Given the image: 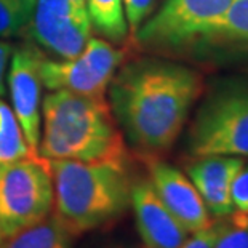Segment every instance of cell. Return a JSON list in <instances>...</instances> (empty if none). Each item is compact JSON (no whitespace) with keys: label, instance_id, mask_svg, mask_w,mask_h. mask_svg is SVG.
<instances>
[{"label":"cell","instance_id":"6da1fadb","mask_svg":"<svg viewBox=\"0 0 248 248\" xmlns=\"http://www.w3.org/2000/svg\"><path fill=\"white\" fill-rule=\"evenodd\" d=\"M109 106L125 141L144 157L175 144L203 93L202 74L163 58H140L114 74Z\"/></svg>","mask_w":248,"mask_h":248},{"label":"cell","instance_id":"7a4b0ae2","mask_svg":"<svg viewBox=\"0 0 248 248\" xmlns=\"http://www.w3.org/2000/svg\"><path fill=\"white\" fill-rule=\"evenodd\" d=\"M39 155L46 160L128 162V147L106 96L56 90L42 101Z\"/></svg>","mask_w":248,"mask_h":248},{"label":"cell","instance_id":"3957f363","mask_svg":"<svg viewBox=\"0 0 248 248\" xmlns=\"http://www.w3.org/2000/svg\"><path fill=\"white\" fill-rule=\"evenodd\" d=\"M55 216L78 235L112 224L130 207L128 162L50 160Z\"/></svg>","mask_w":248,"mask_h":248},{"label":"cell","instance_id":"277c9868","mask_svg":"<svg viewBox=\"0 0 248 248\" xmlns=\"http://www.w3.org/2000/svg\"><path fill=\"white\" fill-rule=\"evenodd\" d=\"M192 157H248V80L218 85L200 104L187 135Z\"/></svg>","mask_w":248,"mask_h":248},{"label":"cell","instance_id":"5b68a950","mask_svg":"<svg viewBox=\"0 0 248 248\" xmlns=\"http://www.w3.org/2000/svg\"><path fill=\"white\" fill-rule=\"evenodd\" d=\"M50 160L39 154L0 165V231L8 237L53 212Z\"/></svg>","mask_w":248,"mask_h":248},{"label":"cell","instance_id":"8992f818","mask_svg":"<svg viewBox=\"0 0 248 248\" xmlns=\"http://www.w3.org/2000/svg\"><path fill=\"white\" fill-rule=\"evenodd\" d=\"M234 0H163L133 34L141 46L179 50L203 44Z\"/></svg>","mask_w":248,"mask_h":248},{"label":"cell","instance_id":"52a82bcc","mask_svg":"<svg viewBox=\"0 0 248 248\" xmlns=\"http://www.w3.org/2000/svg\"><path fill=\"white\" fill-rule=\"evenodd\" d=\"M124 51L115 48L106 39H90L82 53L71 60L40 61L42 87L56 92L87 94V96H106L108 87L117 67L124 61Z\"/></svg>","mask_w":248,"mask_h":248},{"label":"cell","instance_id":"ba28073f","mask_svg":"<svg viewBox=\"0 0 248 248\" xmlns=\"http://www.w3.org/2000/svg\"><path fill=\"white\" fill-rule=\"evenodd\" d=\"M92 23L85 5L72 0H35L32 19L26 29L40 48L61 60L76 58L90 40Z\"/></svg>","mask_w":248,"mask_h":248},{"label":"cell","instance_id":"9c48e42d","mask_svg":"<svg viewBox=\"0 0 248 248\" xmlns=\"http://www.w3.org/2000/svg\"><path fill=\"white\" fill-rule=\"evenodd\" d=\"M45 55L35 45L26 44L13 51L8 74L13 112L16 115L29 147L39 154L42 128L40 61Z\"/></svg>","mask_w":248,"mask_h":248},{"label":"cell","instance_id":"30bf717a","mask_svg":"<svg viewBox=\"0 0 248 248\" xmlns=\"http://www.w3.org/2000/svg\"><path fill=\"white\" fill-rule=\"evenodd\" d=\"M144 159L149 171V181L155 194L189 234L202 231L212 224L210 212L187 175L157 157Z\"/></svg>","mask_w":248,"mask_h":248},{"label":"cell","instance_id":"8fae6325","mask_svg":"<svg viewBox=\"0 0 248 248\" xmlns=\"http://www.w3.org/2000/svg\"><path fill=\"white\" fill-rule=\"evenodd\" d=\"M130 205L133 208L136 228L144 248H181L189 232L179 224L159 195L149 179H140L131 186Z\"/></svg>","mask_w":248,"mask_h":248},{"label":"cell","instance_id":"7c38bea8","mask_svg":"<svg viewBox=\"0 0 248 248\" xmlns=\"http://www.w3.org/2000/svg\"><path fill=\"white\" fill-rule=\"evenodd\" d=\"M244 163L242 157L203 155L194 157L186 165L187 178L197 189L210 215L224 218L234 212L231 189Z\"/></svg>","mask_w":248,"mask_h":248},{"label":"cell","instance_id":"4fadbf2b","mask_svg":"<svg viewBox=\"0 0 248 248\" xmlns=\"http://www.w3.org/2000/svg\"><path fill=\"white\" fill-rule=\"evenodd\" d=\"M72 235L51 212L44 219L3 237L0 248H72Z\"/></svg>","mask_w":248,"mask_h":248},{"label":"cell","instance_id":"5bb4252c","mask_svg":"<svg viewBox=\"0 0 248 248\" xmlns=\"http://www.w3.org/2000/svg\"><path fill=\"white\" fill-rule=\"evenodd\" d=\"M203 44L248 53V0H234Z\"/></svg>","mask_w":248,"mask_h":248},{"label":"cell","instance_id":"9a60e30c","mask_svg":"<svg viewBox=\"0 0 248 248\" xmlns=\"http://www.w3.org/2000/svg\"><path fill=\"white\" fill-rule=\"evenodd\" d=\"M90 23L94 31L110 44H122L128 37L122 0H85Z\"/></svg>","mask_w":248,"mask_h":248},{"label":"cell","instance_id":"2e32d148","mask_svg":"<svg viewBox=\"0 0 248 248\" xmlns=\"http://www.w3.org/2000/svg\"><path fill=\"white\" fill-rule=\"evenodd\" d=\"M32 154L13 109L0 98V165Z\"/></svg>","mask_w":248,"mask_h":248},{"label":"cell","instance_id":"e0dca14e","mask_svg":"<svg viewBox=\"0 0 248 248\" xmlns=\"http://www.w3.org/2000/svg\"><path fill=\"white\" fill-rule=\"evenodd\" d=\"M34 8L35 0H0V39L24 34Z\"/></svg>","mask_w":248,"mask_h":248},{"label":"cell","instance_id":"ac0fdd59","mask_svg":"<svg viewBox=\"0 0 248 248\" xmlns=\"http://www.w3.org/2000/svg\"><path fill=\"white\" fill-rule=\"evenodd\" d=\"M215 248H248V216L234 210L219 218Z\"/></svg>","mask_w":248,"mask_h":248},{"label":"cell","instance_id":"d6986e66","mask_svg":"<svg viewBox=\"0 0 248 248\" xmlns=\"http://www.w3.org/2000/svg\"><path fill=\"white\" fill-rule=\"evenodd\" d=\"M122 2L131 34H135L140 29V26L154 13L157 5V0H122Z\"/></svg>","mask_w":248,"mask_h":248},{"label":"cell","instance_id":"ffe728a7","mask_svg":"<svg viewBox=\"0 0 248 248\" xmlns=\"http://www.w3.org/2000/svg\"><path fill=\"white\" fill-rule=\"evenodd\" d=\"M231 197L235 212H240L248 216V165H245V163L240 168V171L237 173L234 183H232Z\"/></svg>","mask_w":248,"mask_h":248},{"label":"cell","instance_id":"44dd1931","mask_svg":"<svg viewBox=\"0 0 248 248\" xmlns=\"http://www.w3.org/2000/svg\"><path fill=\"white\" fill-rule=\"evenodd\" d=\"M219 231V218L212 221V224L207 226L202 231L194 232L191 237H187L181 248H215V240Z\"/></svg>","mask_w":248,"mask_h":248},{"label":"cell","instance_id":"7402d4cb","mask_svg":"<svg viewBox=\"0 0 248 248\" xmlns=\"http://www.w3.org/2000/svg\"><path fill=\"white\" fill-rule=\"evenodd\" d=\"M12 53L13 46L7 42L0 40V98L5 94V71H7V64Z\"/></svg>","mask_w":248,"mask_h":248},{"label":"cell","instance_id":"603a6c76","mask_svg":"<svg viewBox=\"0 0 248 248\" xmlns=\"http://www.w3.org/2000/svg\"><path fill=\"white\" fill-rule=\"evenodd\" d=\"M72 2H76V3H78V5H85V7H87L85 0H72Z\"/></svg>","mask_w":248,"mask_h":248},{"label":"cell","instance_id":"cb8c5ba5","mask_svg":"<svg viewBox=\"0 0 248 248\" xmlns=\"http://www.w3.org/2000/svg\"><path fill=\"white\" fill-rule=\"evenodd\" d=\"M119 248H144V247H119Z\"/></svg>","mask_w":248,"mask_h":248},{"label":"cell","instance_id":"d4e9b609","mask_svg":"<svg viewBox=\"0 0 248 248\" xmlns=\"http://www.w3.org/2000/svg\"><path fill=\"white\" fill-rule=\"evenodd\" d=\"M2 239H3V235H2V231H0V242H2Z\"/></svg>","mask_w":248,"mask_h":248}]
</instances>
